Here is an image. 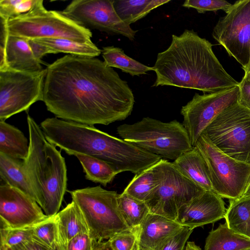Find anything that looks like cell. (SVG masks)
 <instances>
[{"instance_id":"obj_27","label":"cell","mask_w":250,"mask_h":250,"mask_svg":"<svg viewBox=\"0 0 250 250\" xmlns=\"http://www.w3.org/2000/svg\"><path fill=\"white\" fill-rule=\"evenodd\" d=\"M229 201L225 222L230 229L250 238V197Z\"/></svg>"},{"instance_id":"obj_25","label":"cell","mask_w":250,"mask_h":250,"mask_svg":"<svg viewBox=\"0 0 250 250\" xmlns=\"http://www.w3.org/2000/svg\"><path fill=\"white\" fill-rule=\"evenodd\" d=\"M170 0H114L115 9L121 19L130 25L146 17L153 10L169 2Z\"/></svg>"},{"instance_id":"obj_13","label":"cell","mask_w":250,"mask_h":250,"mask_svg":"<svg viewBox=\"0 0 250 250\" xmlns=\"http://www.w3.org/2000/svg\"><path fill=\"white\" fill-rule=\"evenodd\" d=\"M239 95L238 85L203 95L195 93L192 99L182 107V124L188 134L193 147L215 117L238 103Z\"/></svg>"},{"instance_id":"obj_5","label":"cell","mask_w":250,"mask_h":250,"mask_svg":"<svg viewBox=\"0 0 250 250\" xmlns=\"http://www.w3.org/2000/svg\"><path fill=\"white\" fill-rule=\"evenodd\" d=\"M69 192L85 220L89 235L96 242L107 241L118 233L131 229L120 211L116 191L98 186Z\"/></svg>"},{"instance_id":"obj_31","label":"cell","mask_w":250,"mask_h":250,"mask_svg":"<svg viewBox=\"0 0 250 250\" xmlns=\"http://www.w3.org/2000/svg\"><path fill=\"white\" fill-rule=\"evenodd\" d=\"M39 0H0V18L6 21L32 10Z\"/></svg>"},{"instance_id":"obj_3","label":"cell","mask_w":250,"mask_h":250,"mask_svg":"<svg viewBox=\"0 0 250 250\" xmlns=\"http://www.w3.org/2000/svg\"><path fill=\"white\" fill-rule=\"evenodd\" d=\"M27 122L29 151L23 168L36 202L46 216H53L59 212L66 190L65 159L29 115Z\"/></svg>"},{"instance_id":"obj_47","label":"cell","mask_w":250,"mask_h":250,"mask_svg":"<svg viewBox=\"0 0 250 250\" xmlns=\"http://www.w3.org/2000/svg\"><path fill=\"white\" fill-rule=\"evenodd\" d=\"M138 250V249H137Z\"/></svg>"},{"instance_id":"obj_28","label":"cell","mask_w":250,"mask_h":250,"mask_svg":"<svg viewBox=\"0 0 250 250\" xmlns=\"http://www.w3.org/2000/svg\"><path fill=\"white\" fill-rule=\"evenodd\" d=\"M120 211L126 225L131 229L138 228L144 221L149 209L144 201L123 192L118 196Z\"/></svg>"},{"instance_id":"obj_12","label":"cell","mask_w":250,"mask_h":250,"mask_svg":"<svg viewBox=\"0 0 250 250\" xmlns=\"http://www.w3.org/2000/svg\"><path fill=\"white\" fill-rule=\"evenodd\" d=\"M114 0H74L60 12L85 28L120 35L133 41L138 30L121 20L115 9Z\"/></svg>"},{"instance_id":"obj_6","label":"cell","mask_w":250,"mask_h":250,"mask_svg":"<svg viewBox=\"0 0 250 250\" xmlns=\"http://www.w3.org/2000/svg\"><path fill=\"white\" fill-rule=\"evenodd\" d=\"M43 1L39 0L29 12L6 21L9 35L35 40L41 38H63L82 42H91L92 34L85 28L61 13L47 10Z\"/></svg>"},{"instance_id":"obj_10","label":"cell","mask_w":250,"mask_h":250,"mask_svg":"<svg viewBox=\"0 0 250 250\" xmlns=\"http://www.w3.org/2000/svg\"><path fill=\"white\" fill-rule=\"evenodd\" d=\"M46 69L35 72L0 70V120L26 111L43 100Z\"/></svg>"},{"instance_id":"obj_30","label":"cell","mask_w":250,"mask_h":250,"mask_svg":"<svg viewBox=\"0 0 250 250\" xmlns=\"http://www.w3.org/2000/svg\"><path fill=\"white\" fill-rule=\"evenodd\" d=\"M32 240L52 250L60 242L56 215L47 217L31 226Z\"/></svg>"},{"instance_id":"obj_18","label":"cell","mask_w":250,"mask_h":250,"mask_svg":"<svg viewBox=\"0 0 250 250\" xmlns=\"http://www.w3.org/2000/svg\"><path fill=\"white\" fill-rule=\"evenodd\" d=\"M172 163L178 170L186 178L205 191H212L208 166L196 146L183 153Z\"/></svg>"},{"instance_id":"obj_43","label":"cell","mask_w":250,"mask_h":250,"mask_svg":"<svg viewBox=\"0 0 250 250\" xmlns=\"http://www.w3.org/2000/svg\"><path fill=\"white\" fill-rule=\"evenodd\" d=\"M51 250H62V245L61 241L55 246L54 248Z\"/></svg>"},{"instance_id":"obj_34","label":"cell","mask_w":250,"mask_h":250,"mask_svg":"<svg viewBox=\"0 0 250 250\" xmlns=\"http://www.w3.org/2000/svg\"><path fill=\"white\" fill-rule=\"evenodd\" d=\"M232 4L224 0H187L182 6L195 9L199 13L222 10L227 12Z\"/></svg>"},{"instance_id":"obj_7","label":"cell","mask_w":250,"mask_h":250,"mask_svg":"<svg viewBox=\"0 0 250 250\" xmlns=\"http://www.w3.org/2000/svg\"><path fill=\"white\" fill-rule=\"evenodd\" d=\"M203 133L225 154L250 164V110L238 103L232 105L215 117Z\"/></svg>"},{"instance_id":"obj_37","label":"cell","mask_w":250,"mask_h":250,"mask_svg":"<svg viewBox=\"0 0 250 250\" xmlns=\"http://www.w3.org/2000/svg\"><path fill=\"white\" fill-rule=\"evenodd\" d=\"M242 68L245 74L238 84L239 95L238 103L250 110V61L248 64Z\"/></svg>"},{"instance_id":"obj_32","label":"cell","mask_w":250,"mask_h":250,"mask_svg":"<svg viewBox=\"0 0 250 250\" xmlns=\"http://www.w3.org/2000/svg\"><path fill=\"white\" fill-rule=\"evenodd\" d=\"M31 240V226L18 229L0 227V246L13 248Z\"/></svg>"},{"instance_id":"obj_23","label":"cell","mask_w":250,"mask_h":250,"mask_svg":"<svg viewBox=\"0 0 250 250\" xmlns=\"http://www.w3.org/2000/svg\"><path fill=\"white\" fill-rule=\"evenodd\" d=\"M158 163L135 174L124 192L146 202L154 192L160 183Z\"/></svg>"},{"instance_id":"obj_44","label":"cell","mask_w":250,"mask_h":250,"mask_svg":"<svg viewBox=\"0 0 250 250\" xmlns=\"http://www.w3.org/2000/svg\"><path fill=\"white\" fill-rule=\"evenodd\" d=\"M0 250H14L12 248L5 247V246H0Z\"/></svg>"},{"instance_id":"obj_46","label":"cell","mask_w":250,"mask_h":250,"mask_svg":"<svg viewBox=\"0 0 250 250\" xmlns=\"http://www.w3.org/2000/svg\"><path fill=\"white\" fill-rule=\"evenodd\" d=\"M250 250V248H247V249H242V250Z\"/></svg>"},{"instance_id":"obj_40","label":"cell","mask_w":250,"mask_h":250,"mask_svg":"<svg viewBox=\"0 0 250 250\" xmlns=\"http://www.w3.org/2000/svg\"><path fill=\"white\" fill-rule=\"evenodd\" d=\"M93 250H112L108 240L97 243Z\"/></svg>"},{"instance_id":"obj_22","label":"cell","mask_w":250,"mask_h":250,"mask_svg":"<svg viewBox=\"0 0 250 250\" xmlns=\"http://www.w3.org/2000/svg\"><path fill=\"white\" fill-rule=\"evenodd\" d=\"M0 176L3 183L21 190L35 200L23 168L22 160L0 153Z\"/></svg>"},{"instance_id":"obj_1","label":"cell","mask_w":250,"mask_h":250,"mask_svg":"<svg viewBox=\"0 0 250 250\" xmlns=\"http://www.w3.org/2000/svg\"><path fill=\"white\" fill-rule=\"evenodd\" d=\"M46 69L42 101L56 117L108 125L131 114L135 103L132 89L104 61L66 55Z\"/></svg>"},{"instance_id":"obj_11","label":"cell","mask_w":250,"mask_h":250,"mask_svg":"<svg viewBox=\"0 0 250 250\" xmlns=\"http://www.w3.org/2000/svg\"><path fill=\"white\" fill-rule=\"evenodd\" d=\"M220 18L212 35L241 65L250 61V0L236 1Z\"/></svg>"},{"instance_id":"obj_29","label":"cell","mask_w":250,"mask_h":250,"mask_svg":"<svg viewBox=\"0 0 250 250\" xmlns=\"http://www.w3.org/2000/svg\"><path fill=\"white\" fill-rule=\"evenodd\" d=\"M80 161L87 180L106 186L119 173L106 162L89 156H75Z\"/></svg>"},{"instance_id":"obj_16","label":"cell","mask_w":250,"mask_h":250,"mask_svg":"<svg viewBox=\"0 0 250 250\" xmlns=\"http://www.w3.org/2000/svg\"><path fill=\"white\" fill-rule=\"evenodd\" d=\"M41 63L34 56L27 39L0 35V70L39 72L43 69Z\"/></svg>"},{"instance_id":"obj_19","label":"cell","mask_w":250,"mask_h":250,"mask_svg":"<svg viewBox=\"0 0 250 250\" xmlns=\"http://www.w3.org/2000/svg\"><path fill=\"white\" fill-rule=\"evenodd\" d=\"M56 217L62 246L79 234L89 233L85 220L78 206L72 200L59 211Z\"/></svg>"},{"instance_id":"obj_41","label":"cell","mask_w":250,"mask_h":250,"mask_svg":"<svg viewBox=\"0 0 250 250\" xmlns=\"http://www.w3.org/2000/svg\"><path fill=\"white\" fill-rule=\"evenodd\" d=\"M185 250H202L194 242H187Z\"/></svg>"},{"instance_id":"obj_15","label":"cell","mask_w":250,"mask_h":250,"mask_svg":"<svg viewBox=\"0 0 250 250\" xmlns=\"http://www.w3.org/2000/svg\"><path fill=\"white\" fill-rule=\"evenodd\" d=\"M226 211L223 198L212 191H205L183 206L175 221L194 229L224 218Z\"/></svg>"},{"instance_id":"obj_35","label":"cell","mask_w":250,"mask_h":250,"mask_svg":"<svg viewBox=\"0 0 250 250\" xmlns=\"http://www.w3.org/2000/svg\"><path fill=\"white\" fill-rule=\"evenodd\" d=\"M193 229L187 227L183 228L169 239L159 250H185L188 240Z\"/></svg>"},{"instance_id":"obj_45","label":"cell","mask_w":250,"mask_h":250,"mask_svg":"<svg viewBox=\"0 0 250 250\" xmlns=\"http://www.w3.org/2000/svg\"><path fill=\"white\" fill-rule=\"evenodd\" d=\"M137 250H150L146 249V248L142 247L140 246L139 245V247H138V249Z\"/></svg>"},{"instance_id":"obj_20","label":"cell","mask_w":250,"mask_h":250,"mask_svg":"<svg viewBox=\"0 0 250 250\" xmlns=\"http://www.w3.org/2000/svg\"><path fill=\"white\" fill-rule=\"evenodd\" d=\"M250 248V238L230 229L225 222L209 232L204 250H241Z\"/></svg>"},{"instance_id":"obj_4","label":"cell","mask_w":250,"mask_h":250,"mask_svg":"<svg viewBox=\"0 0 250 250\" xmlns=\"http://www.w3.org/2000/svg\"><path fill=\"white\" fill-rule=\"evenodd\" d=\"M117 132L123 140L166 160L174 161L193 147L187 130L176 120L163 122L144 117L119 125Z\"/></svg>"},{"instance_id":"obj_8","label":"cell","mask_w":250,"mask_h":250,"mask_svg":"<svg viewBox=\"0 0 250 250\" xmlns=\"http://www.w3.org/2000/svg\"><path fill=\"white\" fill-rule=\"evenodd\" d=\"M194 146L199 150L207 163L212 191L229 200L241 198L250 179V164L225 154L203 133Z\"/></svg>"},{"instance_id":"obj_39","label":"cell","mask_w":250,"mask_h":250,"mask_svg":"<svg viewBox=\"0 0 250 250\" xmlns=\"http://www.w3.org/2000/svg\"><path fill=\"white\" fill-rule=\"evenodd\" d=\"M12 249L14 250H51L33 240L18 245Z\"/></svg>"},{"instance_id":"obj_36","label":"cell","mask_w":250,"mask_h":250,"mask_svg":"<svg viewBox=\"0 0 250 250\" xmlns=\"http://www.w3.org/2000/svg\"><path fill=\"white\" fill-rule=\"evenodd\" d=\"M97 243L89 233H81L74 237L62 246V250H93Z\"/></svg>"},{"instance_id":"obj_26","label":"cell","mask_w":250,"mask_h":250,"mask_svg":"<svg viewBox=\"0 0 250 250\" xmlns=\"http://www.w3.org/2000/svg\"><path fill=\"white\" fill-rule=\"evenodd\" d=\"M33 40L49 48L54 54L62 52L89 57H96L101 54V50L93 42H82L63 38H41Z\"/></svg>"},{"instance_id":"obj_33","label":"cell","mask_w":250,"mask_h":250,"mask_svg":"<svg viewBox=\"0 0 250 250\" xmlns=\"http://www.w3.org/2000/svg\"><path fill=\"white\" fill-rule=\"evenodd\" d=\"M138 228L118 233L108 240L112 250H137Z\"/></svg>"},{"instance_id":"obj_2","label":"cell","mask_w":250,"mask_h":250,"mask_svg":"<svg viewBox=\"0 0 250 250\" xmlns=\"http://www.w3.org/2000/svg\"><path fill=\"white\" fill-rule=\"evenodd\" d=\"M168 47L157 54L152 85L172 86L215 92L238 86L239 82L224 68L212 44L192 30L173 34Z\"/></svg>"},{"instance_id":"obj_14","label":"cell","mask_w":250,"mask_h":250,"mask_svg":"<svg viewBox=\"0 0 250 250\" xmlns=\"http://www.w3.org/2000/svg\"><path fill=\"white\" fill-rule=\"evenodd\" d=\"M0 227H30L46 218L41 207L33 198L8 185H0Z\"/></svg>"},{"instance_id":"obj_9","label":"cell","mask_w":250,"mask_h":250,"mask_svg":"<svg viewBox=\"0 0 250 250\" xmlns=\"http://www.w3.org/2000/svg\"><path fill=\"white\" fill-rule=\"evenodd\" d=\"M160 183L146 202L150 212L175 220L179 209L205 190L182 174L172 162L158 163Z\"/></svg>"},{"instance_id":"obj_21","label":"cell","mask_w":250,"mask_h":250,"mask_svg":"<svg viewBox=\"0 0 250 250\" xmlns=\"http://www.w3.org/2000/svg\"><path fill=\"white\" fill-rule=\"evenodd\" d=\"M29 144L20 130L0 120V153L23 161L29 153Z\"/></svg>"},{"instance_id":"obj_24","label":"cell","mask_w":250,"mask_h":250,"mask_svg":"<svg viewBox=\"0 0 250 250\" xmlns=\"http://www.w3.org/2000/svg\"><path fill=\"white\" fill-rule=\"evenodd\" d=\"M101 54L106 66L119 68L132 76L146 75L148 71H153L152 67L145 65L128 56L122 48L118 47H103Z\"/></svg>"},{"instance_id":"obj_38","label":"cell","mask_w":250,"mask_h":250,"mask_svg":"<svg viewBox=\"0 0 250 250\" xmlns=\"http://www.w3.org/2000/svg\"><path fill=\"white\" fill-rule=\"evenodd\" d=\"M28 42L35 58L42 63V58L47 54H54L53 51L47 46L35 42L33 40H28Z\"/></svg>"},{"instance_id":"obj_42","label":"cell","mask_w":250,"mask_h":250,"mask_svg":"<svg viewBox=\"0 0 250 250\" xmlns=\"http://www.w3.org/2000/svg\"><path fill=\"white\" fill-rule=\"evenodd\" d=\"M241 197H250V179L246 186L243 195Z\"/></svg>"},{"instance_id":"obj_17","label":"cell","mask_w":250,"mask_h":250,"mask_svg":"<svg viewBox=\"0 0 250 250\" xmlns=\"http://www.w3.org/2000/svg\"><path fill=\"white\" fill-rule=\"evenodd\" d=\"M183 227L175 220L150 212L138 228L139 245L150 250H159Z\"/></svg>"}]
</instances>
